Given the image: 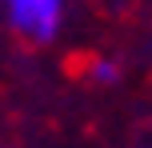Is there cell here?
<instances>
[{
	"instance_id": "cell-1",
	"label": "cell",
	"mask_w": 152,
	"mask_h": 148,
	"mask_svg": "<svg viewBox=\"0 0 152 148\" xmlns=\"http://www.w3.org/2000/svg\"><path fill=\"white\" fill-rule=\"evenodd\" d=\"M8 8V24L20 40H48L60 24V0H4Z\"/></svg>"
}]
</instances>
